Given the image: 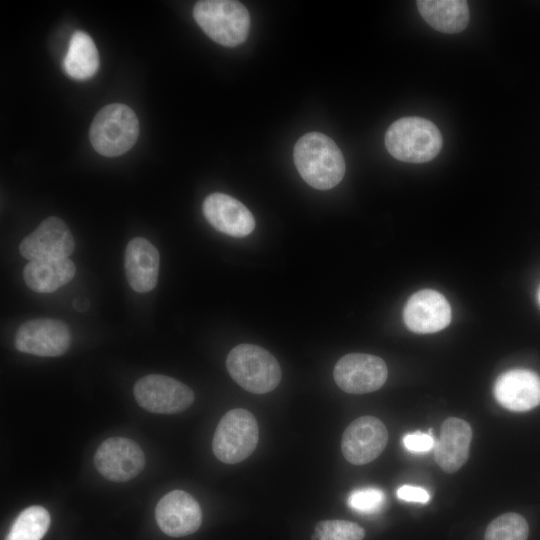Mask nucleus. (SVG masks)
<instances>
[{
  "label": "nucleus",
  "instance_id": "nucleus-12",
  "mask_svg": "<svg viewBox=\"0 0 540 540\" xmlns=\"http://www.w3.org/2000/svg\"><path fill=\"white\" fill-rule=\"evenodd\" d=\"M75 248L74 238L58 217H49L19 245L20 254L29 261H48L65 259Z\"/></svg>",
  "mask_w": 540,
  "mask_h": 540
},
{
  "label": "nucleus",
  "instance_id": "nucleus-19",
  "mask_svg": "<svg viewBox=\"0 0 540 540\" xmlns=\"http://www.w3.org/2000/svg\"><path fill=\"white\" fill-rule=\"evenodd\" d=\"M420 15L432 28L443 33L463 31L470 19L467 1L464 0H418Z\"/></svg>",
  "mask_w": 540,
  "mask_h": 540
},
{
  "label": "nucleus",
  "instance_id": "nucleus-10",
  "mask_svg": "<svg viewBox=\"0 0 540 540\" xmlns=\"http://www.w3.org/2000/svg\"><path fill=\"white\" fill-rule=\"evenodd\" d=\"M388 431L384 423L370 415L352 421L342 435L341 450L345 459L354 465L375 460L385 449Z\"/></svg>",
  "mask_w": 540,
  "mask_h": 540
},
{
  "label": "nucleus",
  "instance_id": "nucleus-17",
  "mask_svg": "<svg viewBox=\"0 0 540 540\" xmlns=\"http://www.w3.org/2000/svg\"><path fill=\"white\" fill-rule=\"evenodd\" d=\"M471 440L472 429L466 421L456 417L447 418L434 446L436 463L446 473L458 471L469 457Z\"/></svg>",
  "mask_w": 540,
  "mask_h": 540
},
{
  "label": "nucleus",
  "instance_id": "nucleus-11",
  "mask_svg": "<svg viewBox=\"0 0 540 540\" xmlns=\"http://www.w3.org/2000/svg\"><path fill=\"white\" fill-rule=\"evenodd\" d=\"M71 341L68 326L56 319H33L22 324L15 335V347L20 352L55 357L64 354Z\"/></svg>",
  "mask_w": 540,
  "mask_h": 540
},
{
  "label": "nucleus",
  "instance_id": "nucleus-22",
  "mask_svg": "<svg viewBox=\"0 0 540 540\" xmlns=\"http://www.w3.org/2000/svg\"><path fill=\"white\" fill-rule=\"evenodd\" d=\"M49 526L48 511L42 506L33 505L17 516L5 540H41Z\"/></svg>",
  "mask_w": 540,
  "mask_h": 540
},
{
  "label": "nucleus",
  "instance_id": "nucleus-21",
  "mask_svg": "<svg viewBox=\"0 0 540 540\" xmlns=\"http://www.w3.org/2000/svg\"><path fill=\"white\" fill-rule=\"evenodd\" d=\"M65 72L73 79L91 78L99 68V54L92 38L84 31H76L71 36L63 60Z\"/></svg>",
  "mask_w": 540,
  "mask_h": 540
},
{
  "label": "nucleus",
  "instance_id": "nucleus-8",
  "mask_svg": "<svg viewBox=\"0 0 540 540\" xmlns=\"http://www.w3.org/2000/svg\"><path fill=\"white\" fill-rule=\"evenodd\" d=\"M338 387L350 394H365L380 389L388 376V369L378 356L350 353L341 357L333 371Z\"/></svg>",
  "mask_w": 540,
  "mask_h": 540
},
{
  "label": "nucleus",
  "instance_id": "nucleus-26",
  "mask_svg": "<svg viewBox=\"0 0 540 540\" xmlns=\"http://www.w3.org/2000/svg\"><path fill=\"white\" fill-rule=\"evenodd\" d=\"M403 444L410 452H427L434 447V438L431 434L422 432L408 433L403 437Z\"/></svg>",
  "mask_w": 540,
  "mask_h": 540
},
{
  "label": "nucleus",
  "instance_id": "nucleus-7",
  "mask_svg": "<svg viewBox=\"0 0 540 540\" xmlns=\"http://www.w3.org/2000/svg\"><path fill=\"white\" fill-rule=\"evenodd\" d=\"M137 403L145 410L158 414H175L189 408L194 392L182 382L160 374L139 379L133 388Z\"/></svg>",
  "mask_w": 540,
  "mask_h": 540
},
{
  "label": "nucleus",
  "instance_id": "nucleus-24",
  "mask_svg": "<svg viewBox=\"0 0 540 540\" xmlns=\"http://www.w3.org/2000/svg\"><path fill=\"white\" fill-rule=\"evenodd\" d=\"M365 531L347 520H324L317 523L311 540H363Z\"/></svg>",
  "mask_w": 540,
  "mask_h": 540
},
{
  "label": "nucleus",
  "instance_id": "nucleus-1",
  "mask_svg": "<svg viewBox=\"0 0 540 540\" xmlns=\"http://www.w3.org/2000/svg\"><path fill=\"white\" fill-rule=\"evenodd\" d=\"M293 158L300 176L315 189H331L344 177L343 154L325 134L309 132L303 135L294 146Z\"/></svg>",
  "mask_w": 540,
  "mask_h": 540
},
{
  "label": "nucleus",
  "instance_id": "nucleus-20",
  "mask_svg": "<svg viewBox=\"0 0 540 540\" xmlns=\"http://www.w3.org/2000/svg\"><path fill=\"white\" fill-rule=\"evenodd\" d=\"M76 273L74 263L68 259L30 261L23 270L26 285L38 293H51L66 285Z\"/></svg>",
  "mask_w": 540,
  "mask_h": 540
},
{
  "label": "nucleus",
  "instance_id": "nucleus-13",
  "mask_svg": "<svg viewBox=\"0 0 540 540\" xmlns=\"http://www.w3.org/2000/svg\"><path fill=\"white\" fill-rule=\"evenodd\" d=\"M155 518L159 528L166 535L183 537L199 529L202 512L192 495L183 490H173L157 503Z\"/></svg>",
  "mask_w": 540,
  "mask_h": 540
},
{
  "label": "nucleus",
  "instance_id": "nucleus-25",
  "mask_svg": "<svg viewBox=\"0 0 540 540\" xmlns=\"http://www.w3.org/2000/svg\"><path fill=\"white\" fill-rule=\"evenodd\" d=\"M348 506L363 514L378 512L385 503L384 492L375 487H366L352 491L348 497Z\"/></svg>",
  "mask_w": 540,
  "mask_h": 540
},
{
  "label": "nucleus",
  "instance_id": "nucleus-3",
  "mask_svg": "<svg viewBox=\"0 0 540 540\" xmlns=\"http://www.w3.org/2000/svg\"><path fill=\"white\" fill-rule=\"evenodd\" d=\"M139 136V122L127 105L112 103L95 115L89 131L93 148L101 155L115 157L124 154Z\"/></svg>",
  "mask_w": 540,
  "mask_h": 540
},
{
  "label": "nucleus",
  "instance_id": "nucleus-23",
  "mask_svg": "<svg viewBox=\"0 0 540 540\" xmlns=\"http://www.w3.org/2000/svg\"><path fill=\"white\" fill-rule=\"evenodd\" d=\"M529 528L525 518L509 512L495 518L487 527L485 540H527Z\"/></svg>",
  "mask_w": 540,
  "mask_h": 540
},
{
  "label": "nucleus",
  "instance_id": "nucleus-15",
  "mask_svg": "<svg viewBox=\"0 0 540 540\" xmlns=\"http://www.w3.org/2000/svg\"><path fill=\"white\" fill-rule=\"evenodd\" d=\"M496 401L514 412L529 411L540 404V377L528 369H512L495 381Z\"/></svg>",
  "mask_w": 540,
  "mask_h": 540
},
{
  "label": "nucleus",
  "instance_id": "nucleus-2",
  "mask_svg": "<svg viewBox=\"0 0 540 540\" xmlns=\"http://www.w3.org/2000/svg\"><path fill=\"white\" fill-rule=\"evenodd\" d=\"M384 142L394 158L408 163H425L439 154L442 136L436 125L425 118L403 117L389 126Z\"/></svg>",
  "mask_w": 540,
  "mask_h": 540
},
{
  "label": "nucleus",
  "instance_id": "nucleus-29",
  "mask_svg": "<svg viewBox=\"0 0 540 540\" xmlns=\"http://www.w3.org/2000/svg\"><path fill=\"white\" fill-rule=\"evenodd\" d=\"M537 299H538V303H539V305H540V287H539V289H538Z\"/></svg>",
  "mask_w": 540,
  "mask_h": 540
},
{
  "label": "nucleus",
  "instance_id": "nucleus-4",
  "mask_svg": "<svg viewBox=\"0 0 540 540\" xmlns=\"http://www.w3.org/2000/svg\"><path fill=\"white\" fill-rule=\"evenodd\" d=\"M193 16L201 29L220 45L235 47L247 39L250 15L246 7L238 1H198L194 6Z\"/></svg>",
  "mask_w": 540,
  "mask_h": 540
},
{
  "label": "nucleus",
  "instance_id": "nucleus-18",
  "mask_svg": "<svg viewBox=\"0 0 540 540\" xmlns=\"http://www.w3.org/2000/svg\"><path fill=\"white\" fill-rule=\"evenodd\" d=\"M124 266L128 283L134 291H151L158 279L157 248L143 237L133 238L126 247Z\"/></svg>",
  "mask_w": 540,
  "mask_h": 540
},
{
  "label": "nucleus",
  "instance_id": "nucleus-14",
  "mask_svg": "<svg viewBox=\"0 0 540 540\" xmlns=\"http://www.w3.org/2000/svg\"><path fill=\"white\" fill-rule=\"evenodd\" d=\"M403 319L412 332L435 333L449 325L451 308L444 295L432 289H423L408 299Z\"/></svg>",
  "mask_w": 540,
  "mask_h": 540
},
{
  "label": "nucleus",
  "instance_id": "nucleus-16",
  "mask_svg": "<svg viewBox=\"0 0 540 540\" xmlns=\"http://www.w3.org/2000/svg\"><path fill=\"white\" fill-rule=\"evenodd\" d=\"M206 220L219 232L232 237H245L255 228V220L250 210L236 198L212 193L203 202Z\"/></svg>",
  "mask_w": 540,
  "mask_h": 540
},
{
  "label": "nucleus",
  "instance_id": "nucleus-5",
  "mask_svg": "<svg viewBox=\"0 0 540 540\" xmlns=\"http://www.w3.org/2000/svg\"><path fill=\"white\" fill-rule=\"evenodd\" d=\"M231 378L243 389L254 394L274 390L281 380V368L266 349L254 344H239L226 359Z\"/></svg>",
  "mask_w": 540,
  "mask_h": 540
},
{
  "label": "nucleus",
  "instance_id": "nucleus-9",
  "mask_svg": "<svg viewBox=\"0 0 540 540\" xmlns=\"http://www.w3.org/2000/svg\"><path fill=\"white\" fill-rule=\"evenodd\" d=\"M98 472L114 482H125L136 477L145 465V456L140 446L124 437L104 440L94 455Z\"/></svg>",
  "mask_w": 540,
  "mask_h": 540
},
{
  "label": "nucleus",
  "instance_id": "nucleus-28",
  "mask_svg": "<svg viewBox=\"0 0 540 540\" xmlns=\"http://www.w3.org/2000/svg\"><path fill=\"white\" fill-rule=\"evenodd\" d=\"M73 306L78 311H84V310H86L88 308L89 303H88L87 300L75 299L74 303H73Z\"/></svg>",
  "mask_w": 540,
  "mask_h": 540
},
{
  "label": "nucleus",
  "instance_id": "nucleus-27",
  "mask_svg": "<svg viewBox=\"0 0 540 540\" xmlns=\"http://www.w3.org/2000/svg\"><path fill=\"white\" fill-rule=\"evenodd\" d=\"M397 497L403 501L417 503H427L430 500V495L425 489L412 485L399 487Z\"/></svg>",
  "mask_w": 540,
  "mask_h": 540
},
{
  "label": "nucleus",
  "instance_id": "nucleus-6",
  "mask_svg": "<svg viewBox=\"0 0 540 540\" xmlns=\"http://www.w3.org/2000/svg\"><path fill=\"white\" fill-rule=\"evenodd\" d=\"M259 440V427L254 415L246 409L228 411L218 423L212 450L218 460L236 464L248 458Z\"/></svg>",
  "mask_w": 540,
  "mask_h": 540
}]
</instances>
